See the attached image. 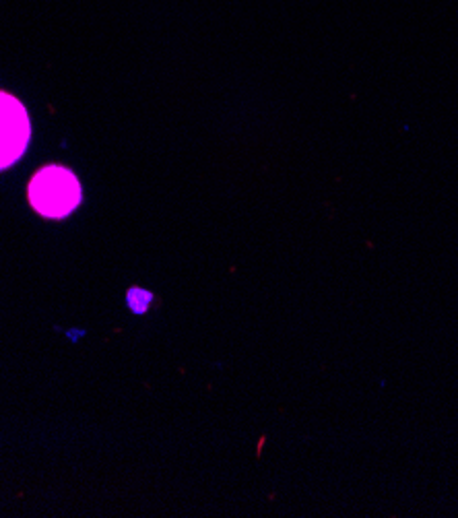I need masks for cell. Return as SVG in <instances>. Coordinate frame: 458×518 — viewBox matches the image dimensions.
<instances>
[{
	"mask_svg": "<svg viewBox=\"0 0 458 518\" xmlns=\"http://www.w3.org/2000/svg\"><path fill=\"white\" fill-rule=\"evenodd\" d=\"M31 141V120L25 106L7 91H0V171L11 167Z\"/></svg>",
	"mask_w": 458,
	"mask_h": 518,
	"instance_id": "7a4b0ae2",
	"label": "cell"
},
{
	"mask_svg": "<svg viewBox=\"0 0 458 518\" xmlns=\"http://www.w3.org/2000/svg\"><path fill=\"white\" fill-rule=\"evenodd\" d=\"M27 198L42 217L64 219L81 204L79 178L64 165H44L29 180Z\"/></svg>",
	"mask_w": 458,
	"mask_h": 518,
	"instance_id": "6da1fadb",
	"label": "cell"
}]
</instances>
